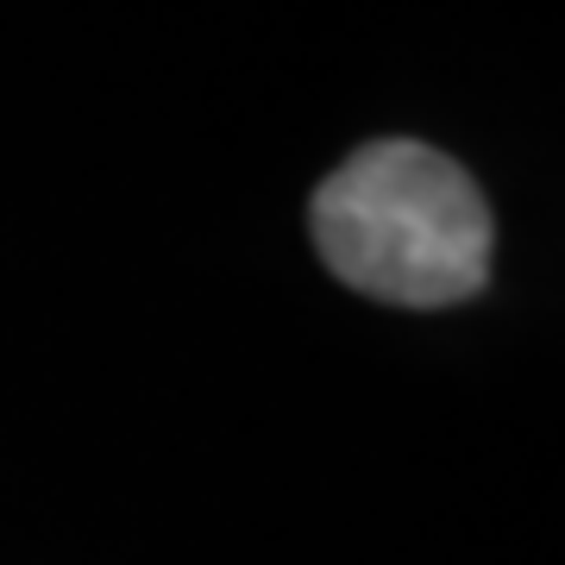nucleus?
<instances>
[{"label": "nucleus", "mask_w": 565, "mask_h": 565, "mask_svg": "<svg viewBox=\"0 0 565 565\" xmlns=\"http://www.w3.org/2000/svg\"><path fill=\"white\" fill-rule=\"evenodd\" d=\"M490 207L452 158L415 139L364 145L315 195L327 270L377 302L452 308L490 277Z\"/></svg>", "instance_id": "1"}]
</instances>
